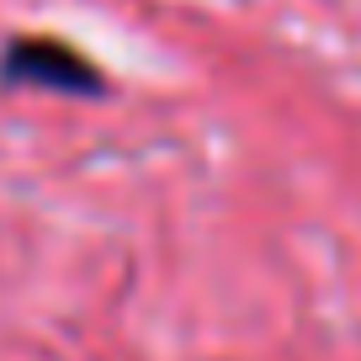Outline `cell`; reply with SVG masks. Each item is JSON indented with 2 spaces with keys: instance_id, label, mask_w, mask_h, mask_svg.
<instances>
[{
  "instance_id": "cell-1",
  "label": "cell",
  "mask_w": 361,
  "mask_h": 361,
  "mask_svg": "<svg viewBox=\"0 0 361 361\" xmlns=\"http://www.w3.org/2000/svg\"><path fill=\"white\" fill-rule=\"evenodd\" d=\"M0 80L6 85H37V90H59V96H102L106 75L90 64L85 54H75L69 43L54 37H16L0 54Z\"/></svg>"
}]
</instances>
